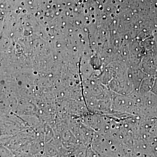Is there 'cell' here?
I'll list each match as a JSON object with an SVG mask.
<instances>
[{
    "label": "cell",
    "instance_id": "cell-1",
    "mask_svg": "<svg viewBox=\"0 0 157 157\" xmlns=\"http://www.w3.org/2000/svg\"><path fill=\"white\" fill-rule=\"evenodd\" d=\"M111 110L112 113H127L137 117L136 102L130 96L122 95L113 92Z\"/></svg>",
    "mask_w": 157,
    "mask_h": 157
}]
</instances>
